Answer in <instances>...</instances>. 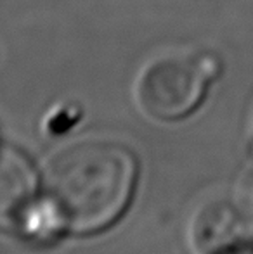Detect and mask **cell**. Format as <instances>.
I'll return each mask as SVG.
<instances>
[{
  "instance_id": "cell-1",
  "label": "cell",
  "mask_w": 253,
  "mask_h": 254,
  "mask_svg": "<svg viewBox=\"0 0 253 254\" xmlns=\"http://www.w3.org/2000/svg\"><path fill=\"white\" fill-rule=\"evenodd\" d=\"M134 154L109 140H87L58 152L45 168V202L52 220L90 234L111 225L130 201Z\"/></svg>"
},
{
  "instance_id": "cell-2",
  "label": "cell",
  "mask_w": 253,
  "mask_h": 254,
  "mask_svg": "<svg viewBox=\"0 0 253 254\" xmlns=\"http://www.w3.org/2000/svg\"><path fill=\"white\" fill-rule=\"evenodd\" d=\"M219 63L210 54H173L151 63L137 81L141 107L156 120H179L201 101Z\"/></svg>"
},
{
  "instance_id": "cell-3",
  "label": "cell",
  "mask_w": 253,
  "mask_h": 254,
  "mask_svg": "<svg viewBox=\"0 0 253 254\" xmlns=\"http://www.w3.org/2000/svg\"><path fill=\"white\" fill-rule=\"evenodd\" d=\"M196 254H243L253 249V218L241 204L212 201L201 207L191 227Z\"/></svg>"
},
{
  "instance_id": "cell-4",
  "label": "cell",
  "mask_w": 253,
  "mask_h": 254,
  "mask_svg": "<svg viewBox=\"0 0 253 254\" xmlns=\"http://www.w3.org/2000/svg\"><path fill=\"white\" fill-rule=\"evenodd\" d=\"M37 175L23 152L0 145V228H23L35 216Z\"/></svg>"
},
{
  "instance_id": "cell-5",
  "label": "cell",
  "mask_w": 253,
  "mask_h": 254,
  "mask_svg": "<svg viewBox=\"0 0 253 254\" xmlns=\"http://www.w3.org/2000/svg\"><path fill=\"white\" fill-rule=\"evenodd\" d=\"M238 195H240V204L253 218V168H250V170L245 173V177L241 178Z\"/></svg>"
},
{
  "instance_id": "cell-6",
  "label": "cell",
  "mask_w": 253,
  "mask_h": 254,
  "mask_svg": "<svg viewBox=\"0 0 253 254\" xmlns=\"http://www.w3.org/2000/svg\"><path fill=\"white\" fill-rule=\"evenodd\" d=\"M243 254H253V249H252V251H248V253H243Z\"/></svg>"
}]
</instances>
